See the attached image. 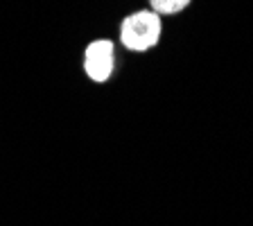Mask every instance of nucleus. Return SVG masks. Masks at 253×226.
I'll use <instances>...</instances> for the list:
<instances>
[{
	"mask_svg": "<svg viewBox=\"0 0 253 226\" xmlns=\"http://www.w3.org/2000/svg\"><path fill=\"white\" fill-rule=\"evenodd\" d=\"M192 0H149L152 5V11H156L158 16H172L183 11L185 7L190 5Z\"/></svg>",
	"mask_w": 253,
	"mask_h": 226,
	"instance_id": "nucleus-3",
	"label": "nucleus"
},
{
	"mask_svg": "<svg viewBox=\"0 0 253 226\" xmlns=\"http://www.w3.org/2000/svg\"><path fill=\"white\" fill-rule=\"evenodd\" d=\"M161 16L152 9H142L126 16L120 25V41L131 52H147L161 41Z\"/></svg>",
	"mask_w": 253,
	"mask_h": 226,
	"instance_id": "nucleus-1",
	"label": "nucleus"
},
{
	"mask_svg": "<svg viewBox=\"0 0 253 226\" xmlns=\"http://www.w3.org/2000/svg\"><path fill=\"white\" fill-rule=\"evenodd\" d=\"M116 66V50L109 39H97L86 47L84 70L93 82H106Z\"/></svg>",
	"mask_w": 253,
	"mask_h": 226,
	"instance_id": "nucleus-2",
	"label": "nucleus"
}]
</instances>
